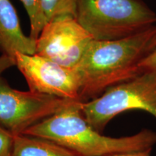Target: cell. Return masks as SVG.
<instances>
[{"mask_svg": "<svg viewBox=\"0 0 156 156\" xmlns=\"http://www.w3.org/2000/svg\"><path fill=\"white\" fill-rule=\"evenodd\" d=\"M155 49L156 25L120 40H93L75 68L80 79V102L143 74L142 62Z\"/></svg>", "mask_w": 156, "mask_h": 156, "instance_id": "6da1fadb", "label": "cell"}, {"mask_svg": "<svg viewBox=\"0 0 156 156\" xmlns=\"http://www.w3.org/2000/svg\"><path fill=\"white\" fill-rule=\"evenodd\" d=\"M81 102L69 106L28 129L25 134L40 136L63 146L78 156H108L142 151L156 145V132L143 129L134 135L112 137L97 132L85 119Z\"/></svg>", "mask_w": 156, "mask_h": 156, "instance_id": "7a4b0ae2", "label": "cell"}, {"mask_svg": "<svg viewBox=\"0 0 156 156\" xmlns=\"http://www.w3.org/2000/svg\"><path fill=\"white\" fill-rule=\"evenodd\" d=\"M76 19L96 41H114L155 25L156 14L142 0H77Z\"/></svg>", "mask_w": 156, "mask_h": 156, "instance_id": "3957f363", "label": "cell"}, {"mask_svg": "<svg viewBox=\"0 0 156 156\" xmlns=\"http://www.w3.org/2000/svg\"><path fill=\"white\" fill-rule=\"evenodd\" d=\"M81 110L90 125L100 133L114 117L127 111H145L156 118V70L145 72L82 103Z\"/></svg>", "mask_w": 156, "mask_h": 156, "instance_id": "277c9868", "label": "cell"}, {"mask_svg": "<svg viewBox=\"0 0 156 156\" xmlns=\"http://www.w3.org/2000/svg\"><path fill=\"white\" fill-rule=\"evenodd\" d=\"M73 101L12 88L0 75V126L14 135L69 106Z\"/></svg>", "mask_w": 156, "mask_h": 156, "instance_id": "5b68a950", "label": "cell"}, {"mask_svg": "<svg viewBox=\"0 0 156 156\" xmlns=\"http://www.w3.org/2000/svg\"><path fill=\"white\" fill-rule=\"evenodd\" d=\"M94 40L73 17L47 23L36 40V54L63 67L75 69Z\"/></svg>", "mask_w": 156, "mask_h": 156, "instance_id": "8992f818", "label": "cell"}, {"mask_svg": "<svg viewBox=\"0 0 156 156\" xmlns=\"http://www.w3.org/2000/svg\"><path fill=\"white\" fill-rule=\"evenodd\" d=\"M15 61L30 90L80 102V79L75 69L63 67L36 54L17 53Z\"/></svg>", "mask_w": 156, "mask_h": 156, "instance_id": "52a82bcc", "label": "cell"}, {"mask_svg": "<svg viewBox=\"0 0 156 156\" xmlns=\"http://www.w3.org/2000/svg\"><path fill=\"white\" fill-rule=\"evenodd\" d=\"M36 41L22 30L16 9L10 0H0V52L15 58L17 53L36 54Z\"/></svg>", "mask_w": 156, "mask_h": 156, "instance_id": "ba28073f", "label": "cell"}, {"mask_svg": "<svg viewBox=\"0 0 156 156\" xmlns=\"http://www.w3.org/2000/svg\"><path fill=\"white\" fill-rule=\"evenodd\" d=\"M11 156H78L51 140L21 134L15 136Z\"/></svg>", "mask_w": 156, "mask_h": 156, "instance_id": "9c48e42d", "label": "cell"}, {"mask_svg": "<svg viewBox=\"0 0 156 156\" xmlns=\"http://www.w3.org/2000/svg\"><path fill=\"white\" fill-rule=\"evenodd\" d=\"M77 0H42V8L46 22L63 17L76 18Z\"/></svg>", "mask_w": 156, "mask_h": 156, "instance_id": "30bf717a", "label": "cell"}, {"mask_svg": "<svg viewBox=\"0 0 156 156\" xmlns=\"http://www.w3.org/2000/svg\"><path fill=\"white\" fill-rule=\"evenodd\" d=\"M28 13L30 23V36L36 41L46 25V19L43 11L42 0H20Z\"/></svg>", "mask_w": 156, "mask_h": 156, "instance_id": "8fae6325", "label": "cell"}, {"mask_svg": "<svg viewBox=\"0 0 156 156\" xmlns=\"http://www.w3.org/2000/svg\"><path fill=\"white\" fill-rule=\"evenodd\" d=\"M15 136L0 126V156H11Z\"/></svg>", "mask_w": 156, "mask_h": 156, "instance_id": "7c38bea8", "label": "cell"}, {"mask_svg": "<svg viewBox=\"0 0 156 156\" xmlns=\"http://www.w3.org/2000/svg\"><path fill=\"white\" fill-rule=\"evenodd\" d=\"M141 67L144 73L156 70V49L142 62Z\"/></svg>", "mask_w": 156, "mask_h": 156, "instance_id": "4fadbf2b", "label": "cell"}, {"mask_svg": "<svg viewBox=\"0 0 156 156\" xmlns=\"http://www.w3.org/2000/svg\"><path fill=\"white\" fill-rule=\"evenodd\" d=\"M13 66H15V58L5 55L0 56V75L2 73Z\"/></svg>", "mask_w": 156, "mask_h": 156, "instance_id": "5bb4252c", "label": "cell"}, {"mask_svg": "<svg viewBox=\"0 0 156 156\" xmlns=\"http://www.w3.org/2000/svg\"><path fill=\"white\" fill-rule=\"evenodd\" d=\"M152 149L145 150L142 151H136V152H129V153H122L113 154L108 156H151Z\"/></svg>", "mask_w": 156, "mask_h": 156, "instance_id": "9a60e30c", "label": "cell"}]
</instances>
